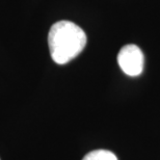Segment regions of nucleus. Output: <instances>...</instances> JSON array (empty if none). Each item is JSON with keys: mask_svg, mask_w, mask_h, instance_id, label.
Returning <instances> with one entry per match:
<instances>
[{"mask_svg": "<svg viewBox=\"0 0 160 160\" xmlns=\"http://www.w3.org/2000/svg\"><path fill=\"white\" fill-rule=\"evenodd\" d=\"M118 63L126 75L131 77L138 76L142 73L145 63L142 51L134 44L126 45L118 54Z\"/></svg>", "mask_w": 160, "mask_h": 160, "instance_id": "2", "label": "nucleus"}, {"mask_svg": "<svg viewBox=\"0 0 160 160\" xmlns=\"http://www.w3.org/2000/svg\"><path fill=\"white\" fill-rule=\"evenodd\" d=\"M0 160H1V159H0Z\"/></svg>", "mask_w": 160, "mask_h": 160, "instance_id": "4", "label": "nucleus"}, {"mask_svg": "<svg viewBox=\"0 0 160 160\" xmlns=\"http://www.w3.org/2000/svg\"><path fill=\"white\" fill-rule=\"evenodd\" d=\"M86 34L71 21H58L51 26L48 34L50 55L53 62L66 65L78 56L86 45Z\"/></svg>", "mask_w": 160, "mask_h": 160, "instance_id": "1", "label": "nucleus"}, {"mask_svg": "<svg viewBox=\"0 0 160 160\" xmlns=\"http://www.w3.org/2000/svg\"><path fill=\"white\" fill-rule=\"evenodd\" d=\"M82 160H118V157L108 150H94L88 153Z\"/></svg>", "mask_w": 160, "mask_h": 160, "instance_id": "3", "label": "nucleus"}]
</instances>
